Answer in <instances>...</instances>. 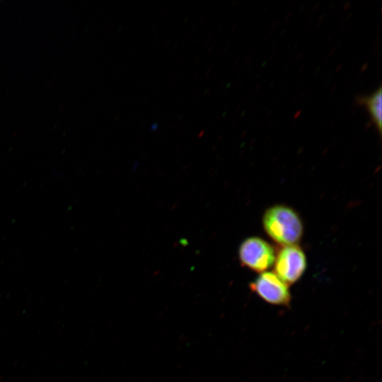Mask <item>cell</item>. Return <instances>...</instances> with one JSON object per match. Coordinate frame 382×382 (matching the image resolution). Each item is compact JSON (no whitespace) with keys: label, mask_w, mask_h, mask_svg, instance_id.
Segmentation results:
<instances>
[{"label":"cell","mask_w":382,"mask_h":382,"mask_svg":"<svg viewBox=\"0 0 382 382\" xmlns=\"http://www.w3.org/2000/svg\"><path fill=\"white\" fill-rule=\"evenodd\" d=\"M275 257L273 245L260 237L245 238L238 248L241 265L255 272L267 271L274 265Z\"/></svg>","instance_id":"cell-2"},{"label":"cell","mask_w":382,"mask_h":382,"mask_svg":"<svg viewBox=\"0 0 382 382\" xmlns=\"http://www.w3.org/2000/svg\"><path fill=\"white\" fill-rule=\"evenodd\" d=\"M262 227L266 234L282 246L297 245L303 233L299 214L284 204H276L267 209L262 216Z\"/></svg>","instance_id":"cell-1"},{"label":"cell","mask_w":382,"mask_h":382,"mask_svg":"<svg viewBox=\"0 0 382 382\" xmlns=\"http://www.w3.org/2000/svg\"><path fill=\"white\" fill-rule=\"evenodd\" d=\"M356 103L366 108L370 115L371 124L375 125L381 134L382 129L381 86L369 96L357 97Z\"/></svg>","instance_id":"cell-5"},{"label":"cell","mask_w":382,"mask_h":382,"mask_svg":"<svg viewBox=\"0 0 382 382\" xmlns=\"http://www.w3.org/2000/svg\"><path fill=\"white\" fill-rule=\"evenodd\" d=\"M274 273L287 285L296 282L303 274L307 260L298 245L282 246L276 253Z\"/></svg>","instance_id":"cell-3"},{"label":"cell","mask_w":382,"mask_h":382,"mask_svg":"<svg viewBox=\"0 0 382 382\" xmlns=\"http://www.w3.org/2000/svg\"><path fill=\"white\" fill-rule=\"evenodd\" d=\"M250 289L262 300L272 305L288 306L291 301L288 285L274 272H262L250 283Z\"/></svg>","instance_id":"cell-4"}]
</instances>
